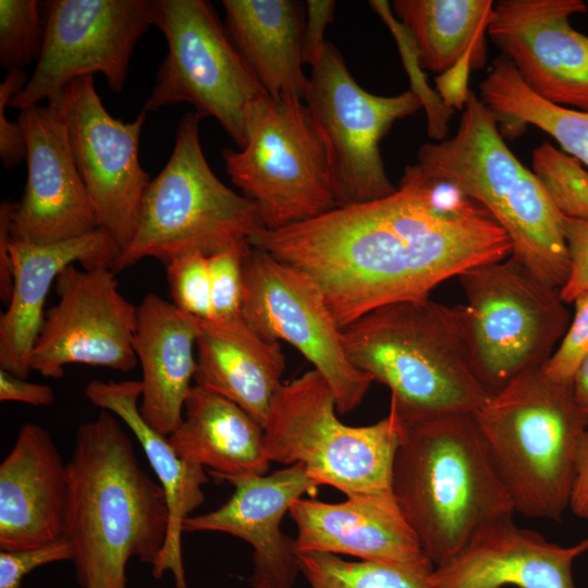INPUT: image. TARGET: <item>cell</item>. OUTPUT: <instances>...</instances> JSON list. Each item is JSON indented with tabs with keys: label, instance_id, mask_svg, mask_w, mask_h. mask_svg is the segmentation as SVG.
I'll return each mask as SVG.
<instances>
[{
	"label": "cell",
	"instance_id": "obj_1",
	"mask_svg": "<svg viewBox=\"0 0 588 588\" xmlns=\"http://www.w3.org/2000/svg\"><path fill=\"white\" fill-rule=\"evenodd\" d=\"M248 242L304 273L341 330L381 306L429 297L446 279L513 249L481 204L416 163L390 196L265 229Z\"/></svg>",
	"mask_w": 588,
	"mask_h": 588
},
{
	"label": "cell",
	"instance_id": "obj_2",
	"mask_svg": "<svg viewBox=\"0 0 588 588\" xmlns=\"http://www.w3.org/2000/svg\"><path fill=\"white\" fill-rule=\"evenodd\" d=\"M169 527L166 493L143 469L118 417L82 424L68 462L64 535L81 588H126L131 558L157 563Z\"/></svg>",
	"mask_w": 588,
	"mask_h": 588
},
{
	"label": "cell",
	"instance_id": "obj_3",
	"mask_svg": "<svg viewBox=\"0 0 588 588\" xmlns=\"http://www.w3.org/2000/svg\"><path fill=\"white\" fill-rule=\"evenodd\" d=\"M397 415L402 431L392 492L437 567L485 526L513 517L515 509L475 413Z\"/></svg>",
	"mask_w": 588,
	"mask_h": 588
},
{
	"label": "cell",
	"instance_id": "obj_4",
	"mask_svg": "<svg viewBox=\"0 0 588 588\" xmlns=\"http://www.w3.org/2000/svg\"><path fill=\"white\" fill-rule=\"evenodd\" d=\"M341 339L348 360L390 389L401 415L476 413L491 397L473 366L462 305L388 304L347 324Z\"/></svg>",
	"mask_w": 588,
	"mask_h": 588
},
{
	"label": "cell",
	"instance_id": "obj_5",
	"mask_svg": "<svg viewBox=\"0 0 588 588\" xmlns=\"http://www.w3.org/2000/svg\"><path fill=\"white\" fill-rule=\"evenodd\" d=\"M416 164L481 204L509 235L511 255L532 274L552 287L564 285L569 256L563 217L532 171L510 150L492 113L473 90L455 135L422 144Z\"/></svg>",
	"mask_w": 588,
	"mask_h": 588
},
{
	"label": "cell",
	"instance_id": "obj_6",
	"mask_svg": "<svg viewBox=\"0 0 588 588\" xmlns=\"http://www.w3.org/2000/svg\"><path fill=\"white\" fill-rule=\"evenodd\" d=\"M491 462L515 512L560 522L569 509L579 443L588 420L572 384L542 367L512 379L475 413Z\"/></svg>",
	"mask_w": 588,
	"mask_h": 588
},
{
	"label": "cell",
	"instance_id": "obj_7",
	"mask_svg": "<svg viewBox=\"0 0 588 588\" xmlns=\"http://www.w3.org/2000/svg\"><path fill=\"white\" fill-rule=\"evenodd\" d=\"M200 119L194 111L180 120L172 154L146 187L135 234L115 259L114 273L148 257L164 265L187 253L209 257L248 244L266 229L254 203L209 167Z\"/></svg>",
	"mask_w": 588,
	"mask_h": 588
},
{
	"label": "cell",
	"instance_id": "obj_8",
	"mask_svg": "<svg viewBox=\"0 0 588 588\" xmlns=\"http://www.w3.org/2000/svg\"><path fill=\"white\" fill-rule=\"evenodd\" d=\"M334 394L315 369L282 383L264 426L270 462L301 463L319 486L346 498L392 492L401 419L390 406L381 420L353 427L340 421Z\"/></svg>",
	"mask_w": 588,
	"mask_h": 588
},
{
	"label": "cell",
	"instance_id": "obj_9",
	"mask_svg": "<svg viewBox=\"0 0 588 588\" xmlns=\"http://www.w3.org/2000/svg\"><path fill=\"white\" fill-rule=\"evenodd\" d=\"M457 278L473 366L486 390L492 395L518 375L542 367L571 321L560 290L512 255Z\"/></svg>",
	"mask_w": 588,
	"mask_h": 588
},
{
	"label": "cell",
	"instance_id": "obj_10",
	"mask_svg": "<svg viewBox=\"0 0 588 588\" xmlns=\"http://www.w3.org/2000/svg\"><path fill=\"white\" fill-rule=\"evenodd\" d=\"M222 159L267 230L338 207L322 139L301 99L267 97L257 102L247 117L245 146L225 148Z\"/></svg>",
	"mask_w": 588,
	"mask_h": 588
},
{
	"label": "cell",
	"instance_id": "obj_11",
	"mask_svg": "<svg viewBox=\"0 0 588 588\" xmlns=\"http://www.w3.org/2000/svg\"><path fill=\"white\" fill-rule=\"evenodd\" d=\"M154 26L168 52L143 109L187 102L243 148L250 109L269 97L206 0H154Z\"/></svg>",
	"mask_w": 588,
	"mask_h": 588
},
{
	"label": "cell",
	"instance_id": "obj_12",
	"mask_svg": "<svg viewBox=\"0 0 588 588\" xmlns=\"http://www.w3.org/2000/svg\"><path fill=\"white\" fill-rule=\"evenodd\" d=\"M304 103L327 154L338 207L384 198L397 189L387 175L380 142L394 122L421 107L411 89L379 96L359 86L339 49L327 40L311 68Z\"/></svg>",
	"mask_w": 588,
	"mask_h": 588
},
{
	"label": "cell",
	"instance_id": "obj_13",
	"mask_svg": "<svg viewBox=\"0 0 588 588\" xmlns=\"http://www.w3.org/2000/svg\"><path fill=\"white\" fill-rule=\"evenodd\" d=\"M41 8V53L10 107L56 100L71 82L97 72L121 93L135 46L154 25V0H49Z\"/></svg>",
	"mask_w": 588,
	"mask_h": 588
},
{
	"label": "cell",
	"instance_id": "obj_14",
	"mask_svg": "<svg viewBox=\"0 0 588 588\" xmlns=\"http://www.w3.org/2000/svg\"><path fill=\"white\" fill-rule=\"evenodd\" d=\"M242 317L260 336L297 348L331 388L340 414L354 411L372 378L347 358L342 330L318 287L301 271L249 247L243 258Z\"/></svg>",
	"mask_w": 588,
	"mask_h": 588
},
{
	"label": "cell",
	"instance_id": "obj_15",
	"mask_svg": "<svg viewBox=\"0 0 588 588\" xmlns=\"http://www.w3.org/2000/svg\"><path fill=\"white\" fill-rule=\"evenodd\" d=\"M56 100L98 226L113 236L121 253L135 234L151 180L138 158L148 112L142 109L132 122L113 118L96 91L94 75L74 79Z\"/></svg>",
	"mask_w": 588,
	"mask_h": 588
},
{
	"label": "cell",
	"instance_id": "obj_16",
	"mask_svg": "<svg viewBox=\"0 0 588 588\" xmlns=\"http://www.w3.org/2000/svg\"><path fill=\"white\" fill-rule=\"evenodd\" d=\"M50 307L32 352L33 371L61 378L73 364L121 372L138 364L133 348L137 307L119 291L111 268L68 266L58 275Z\"/></svg>",
	"mask_w": 588,
	"mask_h": 588
},
{
	"label": "cell",
	"instance_id": "obj_17",
	"mask_svg": "<svg viewBox=\"0 0 588 588\" xmlns=\"http://www.w3.org/2000/svg\"><path fill=\"white\" fill-rule=\"evenodd\" d=\"M583 0H501L487 34L541 98L588 112V36L571 26Z\"/></svg>",
	"mask_w": 588,
	"mask_h": 588
},
{
	"label": "cell",
	"instance_id": "obj_18",
	"mask_svg": "<svg viewBox=\"0 0 588 588\" xmlns=\"http://www.w3.org/2000/svg\"><path fill=\"white\" fill-rule=\"evenodd\" d=\"M17 122L26 143L27 180L14 203L12 240L52 244L98 229L58 101L21 110Z\"/></svg>",
	"mask_w": 588,
	"mask_h": 588
},
{
	"label": "cell",
	"instance_id": "obj_19",
	"mask_svg": "<svg viewBox=\"0 0 588 588\" xmlns=\"http://www.w3.org/2000/svg\"><path fill=\"white\" fill-rule=\"evenodd\" d=\"M231 498L219 509L183 522V531H218L237 537L254 549L252 585L292 588L299 573L295 539L281 531L282 517L303 494L315 495L319 485L301 463L270 475L228 481Z\"/></svg>",
	"mask_w": 588,
	"mask_h": 588
},
{
	"label": "cell",
	"instance_id": "obj_20",
	"mask_svg": "<svg viewBox=\"0 0 588 588\" xmlns=\"http://www.w3.org/2000/svg\"><path fill=\"white\" fill-rule=\"evenodd\" d=\"M587 551L588 537L563 547L507 517L478 530L436 575L440 588H576L573 564Z\"/></svg>",
	"mask_w": 588,
	"mask_h": 588
},
{
	"label": "cell",
	"instance_id": "obj_21",
	"mask_svg": "<svg viewBox=\"0 0 588 588\" xmlns=\"http://www.w3.org/2000/svg\"><path fill=\"white\" fill-rule=\"evenodd\" d=\"M68 463L50 433L24 424L0 465V549L17 551L64 535Z\"/></svg>",
	"mask_w": 588,
	"mask_h": 588
},
{
	"label": "cell",
	"instance_id": "obj_22",
	"mask_svg": "<svg viewBox=\"0 0 588 588\" xmlns=\"http://www.w3.org/2000/svg\"><path fill=\"white\" fill-rule=\"evenodd\" d=\"M13 290L0 316V369L27 379L32 352L41 329L44 306L51 285L68 266L85 269L113 267L120 248L98 228L82 236L52 244L11 241Z\"/></svg>",
	"mask_w": 588,
	"mask_h": 588
},
{
	"label": "cell",
	"instance_id": "obj_23",
	"mask_svg": "<svg viewBox=\"0 0 588 588\" xmlns=\"http://www.w3.org/2000/svg\"><path fill=\"white\" fill-rule=\"evenodd\" d=\"M289 513L297 527V552L395 564L428 559L393 492L348 497L338 503L301 498Z\"/></svg>",
	"mask_w": 588,
	"mask_h": 588
},
{
	"label": "cell",
	"instance_id": "obj_24",
	"mask_svg": "<svg viewBox=\"0 0 588 588\" xmlns=\"http://www.w3.org/2000/svg\"><path fill=\"white\" fill-rule=\"evenodd\" d=\"M198 329L197 318L154 293L137 306L133 348L142 368L139 411L164 437L183 421L196 371Z\"/></svg>",
	"mask_w": 588,
	"mask_h": 588
},
{
	"label": "cell",
	"instance_id": "obj_25",
	"mask_svg": "<svg viewBox=\"0 0 588 588\" xmlns=\"http://www.w3.org/2000/svg\"><path fill=\"white\" fill-rule=\"evenodd\" d=\"M87 400L114 414L138 440L162 487L169 510V527L163 549L152 566L156 578L170 571L175 588H187L182 559L183 522L205 500L203 486L208 481L205 467L180 457L164 437L152 429L139 411L140 380H91L84 390Z\"/></svg>",
	"mask_w": 588,
	"mask_h": 588
},
{
	"label": "cell",
	"instance_id": "obj_26",
	"mask_svg": "<svg viewBox=\"0 0 588 588\" xmlns=\"http://www.w3.org/2000/svg\"><path fill=\"white\" fill-rule=\"evenodd\" d=\"M198 326L195 384L236 403L264 428L285 368L279 342L260 336L243 317L198 319Z\"/></svg>",
	"mask_w": 588,
	"mask_h": 588
},
{
	"label": "cell",
	"instance_id": "obj_27",
	"mask_svg": "<svg viewBox=\"0 0 588 588\" xmlns=\"http://www.w3.org/2000/svg\"><path fill=\"white\" fill-rule=\"evenodd\" d=\"M168 439L180 457L222 480L266 475L270 467L264 428L236 403L197 384Z\"/></svg>",
	"mask_w": 588,
	"mask_h": 588
},
{
	"label": "cell",
	"instance_id": "obj_28",
	"mask_svg": "<svg viewBox=\"0 0 588 588\" xmlns=\"http://www.w3.org/2000/svg\"><path fill=\"white\" fill-rule=\"evenodd\" d=\"M224 25L261 86L273 100L304 101L303 5L294 0H223Z\"/></svg>",
	"mask_w": 588,
	"mask_h": 588
},
{
	"label": "cell",
	"instance_id": "obj_29",
	"mask_svg": "<svg viewBox=\"0 0 588 588\" xmlns=\"http://www.w3.org/2000/svg\"><path fill=\"white\" fill-rule=\"evenodd\" d=\"M491 0H394L392 8L409 32L422 70L443 73L465 54L475 70L486 65Z\"/></svg>",
	"mask_w": 588,
	"mask_h": 588
},
{
	"label": "cell",
	"instance_id": "obj_30",
	"mask_svg": "<svg viewBox=\"0 0 588 588\" xmlns=\"http://www.w3.org/2000/svg\"><path fill=\"white\" fill-rule=\"evenodd\" d=\"M479 90L480 100L500 125L502 136L520 135L527 125H534L588 168L587 111L562 107L538 96L504 56L493 61Z\"/></svg>",
	"mask_w": 588,
	"mask_h": 588
},
{
	"label": "cell",
	"instance_id": "obj_31",
	"mask_svg": "<svg viewBox=\"0 0 588 588\" xmlns=\"http://www.w3.org/2000/svg\"><path fill=\"white\" fill-rule=\"evenodd\" d=\"M299 573L311 588H440L436 566L426 559L409 564L346 561L327 552H297Z\"/></svg>",
	"mask_w": 588,
	"mask_h": 588
},
{
	"label": "cell",
	"instance_id": "obj_32",
	"mask_svg": "<svg viewBox=\"0 0 588 588\" xmlns=\"http://www.w3.org/2000/svg\"><path fill=\"white\" fill-rule=\"evenodd\" d=\"M531 167L562 217L588 221V171L579 160L543 143L532 151Z\"/></svg>",
	"mask_w": 588,
	"mask_h": 588
},
{
	"label": "cell",
	"instance_id": "obj_33",
	"mask_svg": "<svg viewBox=\"0 0 588 588\" xmlns=\"http://www.w3.org/2000/svg\"><path fill=\"white\" fill-rule=\"evenodd\" d=\"M37 0H0V64L23 70L38 61L44 44V16Z\"/></svg>",
	"mask_w": 588,
	"mask_h": 588
},
{
	"label": "cell",
	"instance_id": "obj_34",
	"mask_svg": "<svg viewBox=\"0 0 588 588\" xmlns=\"http://www.w3.org/2000/svg\"><path fill=\"white\" fill-rule=\"evenodd\" d=\"M370 7L378 13L392 30L401 51L405 69L411 78V90L419 98L427 113V132L430 138L440 140L448 133V121L454 110L448 108L437 91L427 84L426 75L419 63L415 42L406 27L396 20L387 1L372 0Z\"/></svg>",
	"mask_w": 588,
	"mask_h": 588
},
{
	"label": "cell",
	"instance_id": "obj_35",
	"mask_svg": "<svg viewBox=\"0 0 588 588\" xmlns=\"http://www.w3.org/2000/svg\"><path fill=\"white\" fill-rule=\"evenodd\" d=\"M172 304L201 320L211 319L208 257L187 253L166 264Z\"/></svg>",
	"mask_w": 588,
	"mask_h": 588
},
{
	"label": "cell",
	"instance_id": "obj_36",
	"mask_svg": "<svg viewBox=\"0 0 588 588\" xmlns=\"http://www.w3.org/2000/svg\"><path fill=\"white\" fill-rule=\"evenodd\" d=\"M249 247L248 243L208 257L211 319L231 320L242 317L243 258Z\"/></svg>",
	"mask_w": 588,
	"mask_h": 588
},
{
	"label": "cell",
	"instance_id": "obj_37",
	"mask_svg": "<svg viewBox=\"0 0 588 588\" xmlns=\"http://www.w3.org/2000/svg\"><path fill=\"white\" fill-rule=\"evenodd\" d=\"M574 316L556 348L543 364L544 373L559 383L572 384L588 357V292L574 298Z\"/></svg>",
	"mask_w": 588,
	"mask_h": 588
},
{
	"label": "cell",
	"instance_id": "obj_38",
	"mask_svg": "<svg viewBox=\"0 0 588 588\" xmlns=\"http://www.w3.org/2000/svg\"><path fill=\"white\" fill-rule=\"evenodd\" d=\"M73 559L74 547L65 536L37 548L1 551L0 588H21L23 578L35 568Z\"/></svg>",
	"mask_w": 588,
	"mask_h": 588
},
{
	"label": "cell",
	"instance_id": "obj_39",
	"mask_svg": "<svg viewBox=\"0 0 588 588\" xmlns=\"http://www.w3.org/2000/svg\"><path fill=\"white\" fill-rule=\"evenodd\" d=\"M28 79L24 70H10L0 84V158L5 169L26 159V143L22 127L19 122H10L7 119L5 109L23 90Z\"/></svg>",
	"mask_w": 588,
	"mask_h": 588
},
{
	"label": "cell",
	"instance_id": "obj_40",
	"mask_svg": "<svg viewBox=\"0 0 588 588\" xmlns=\"http://www.w3.org/2000/svg\"><path fill=\"white\" fill-rule=\"evenodd\" d=\"M563 229L569 256V272L560 289V295L567 304L579 294L588 292V221L563 217Z\"/></svg>",
	"mask_w": 588,
	"mask_h": 588
},
{
	"label": "cell",
	"instance_id": "obj_41",
	"mask_svg": "<svg viewBox=\"0 0 588 588\" xmlns=\"http://www.w3.org/2000/svg\"><path fill=\"white\" fill-rule=\"evenodd\" d=\"M335 2L332 0H308L303 29L302 57L304 64L311 68L320 60L327 40L326 27L333 21Z\"/></svg>",
	"mask_w": 588,
	"mask_h": 588
},
{
	"label": "cell",
	"instance_id": "obj_42",
	"mask_svg": "<svg viewBox=\"0 0 588 588\" xmlns=\"http://www.w3.org/2000/svg\"><path fill=\"white\" fill-rule=\"evenodd\" d=\"M475 70L474 58L465 54L443 73L436 76L437 94L443 103L452 110H464L470 89L469 73Z\"/></svg>",
	"mask_w": 588,
	"mask_h": 588
},
{
	"label": "cell",
	"instance_id": "obj_43",
	"mask_svg": "<svg viewBox=\"0 0 588 588\" xmlns=\"http://www.w3.org/2000/svg\"><path fill=\"white\" fill-rule=\"evenodd\" d=\"M0 401L48 406L54 402L50 385L34 383L0 369Z\"/></svg>",
	"mask_w": 588,
	"mask_h": 588
},
{
	"label": "cell",
	"instance_id": "obj_44",
	"mask_svg": "<svg viewBox=\"0 0 588 588\" xmlns=\"http://www.w3.org/2000/svg\"><path fill=\"white\" fill-rule=\"evenodd\" d=\"M14 203L4 200L0 205V298L8 304L13 290V266L10 252L11 223Z\"/></svg>",
	"mask_w": 588,
	"mask_h": 588
},
{
	"label": "cell",
	"instance_id": "obj_45",
	"mask_svg": "<svg viewBox=\"0 0 588 588\" xmlns=\"http://www.w3.org/2000/svg\"><path fill=\"white\" fill-rule=\"evenodd\" d=\"M569 510L588 522V429L579 443Z\"/></svg>",
	"mask_w": 588,
	"mask_h": 588
},
{
	"label": "cell",
	"instance_id": "obj_46",
	"mask_svg": "<svg viewBox=\"0 0 588 588\" xmlns=\"http://www.w3.org/2000/svg\"><path fill=\"white\" fill-rule=\"evenodd\" d=\"M572 388L575 400L588 420V357L577 370Z\"/></svg>",
	"mask_w": 588,
	"mask_h": 588
},
{
	"label": "cell",
	"instance_id": "obj_47",
	"mask_svg": "<svg viewBox=\"0 0 588 588\" xmlns=\"http://www.w3.org/2000/svg\"><path fill=\"white\" fill-rule=\"evenodd\" d=\"M252 588H275V587L268 584H256V585H252Z\"/></svg>",
	"mask_w": 588,
	"mask_h": 588
}]
</instances>
